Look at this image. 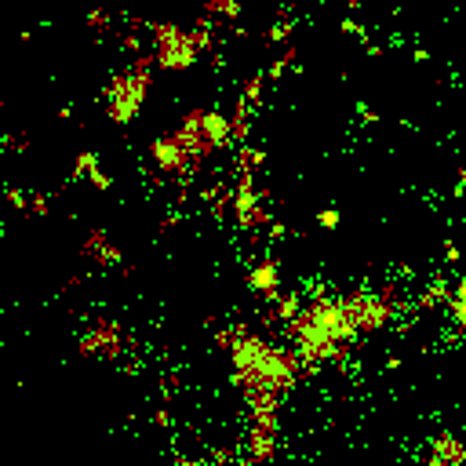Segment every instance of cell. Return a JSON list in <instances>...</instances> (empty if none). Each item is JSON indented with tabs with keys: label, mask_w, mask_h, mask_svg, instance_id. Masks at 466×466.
<instances>
[{
	"label": "cell",
	"mask_w": 466,
	"mask_h": 466,
	"mask_svg": "<svg viewBox=\"0 0 466 466\" xmlns=\"http://www.w3.org/2000/svg\"><path fill=\"white\" fill-rule=\"evenodd\" d=\"M456 463H466V448L456 444L452 437H441L437 444H433V459H430V466H456Z\"/></svg>",
	"instance_id": "obj_1"
}]
</instances>
